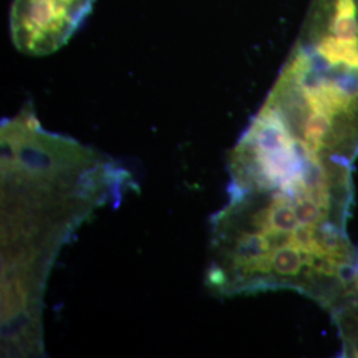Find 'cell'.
<instances>
[{
  "label": "cell",
  "mask_w": 358,
  "mask_h": 358,
  "mask_svg": "<svg viewBox=\"0 0 358 358\" xmlns=\"http://www.w3.org/2000/svg\"><path fill=\"white\" fill-rule=\"evenodd\" d=\"M257 113L310 162L350 170L358 154V0H310Z\"/></svg>",
  "instance_id": "2"
},
{
  "label": "cell",
  "mask_w": 358,
  "mask_h": 358,
  "mask_svg": "<svg viewBox=\"0 0 358 358\" xmlns=\"http://www.w3.org/2000/svg\"><path fill=\"white\" fill-rule=\"evenodd\" d=\"M93 4L94 0H13L10 35L15 48L34 57L62 50Z\"/></svg>",
  "instance_id": "3"
},
{
  "label": "cell",
  "mask_w": 358,
  "mask_h": 358,
  "mask_svg": "<svg viewBox=\"0 0 358 358\" xmlns=\"http://www.w3.org/2000/svg\"><path fill=\"white\" fill-rule=\"evenodd\" d=\"M110 164L41 128L31 108L1 127L3 344L13 353L41 345V300L60 245L115 185Z\"/></svg>",
  "instance_id": "1"
}]
</instances>
